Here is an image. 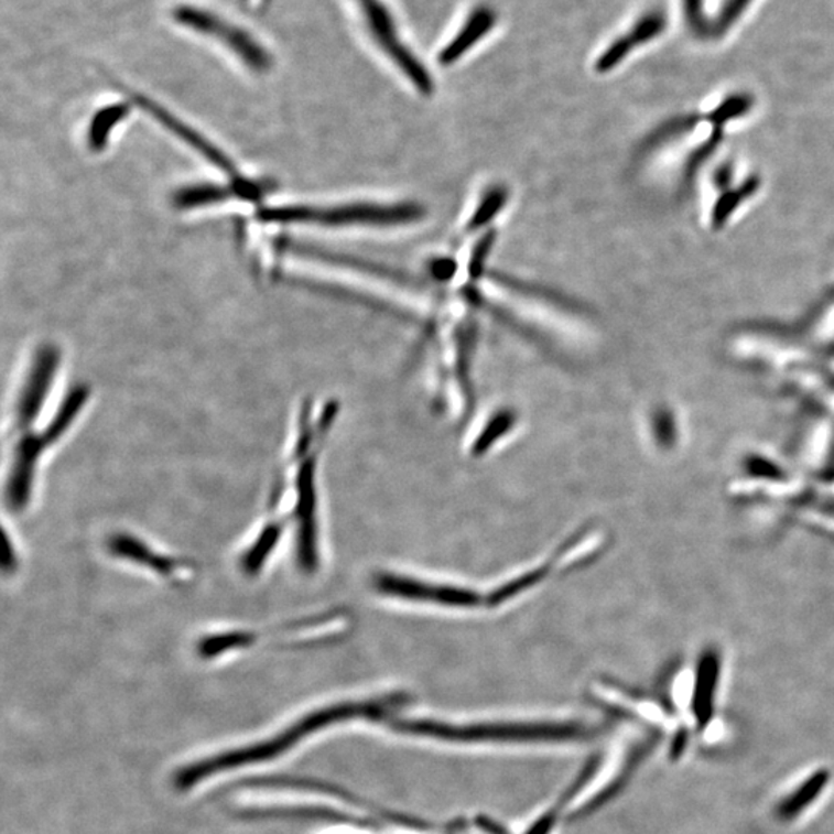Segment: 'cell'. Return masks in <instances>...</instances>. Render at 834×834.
<instances>
[{"instance_id": "6da1fadb", "label": "cell", "mask_w": 834, "mask_h": 834, "mask_svg": "<svg viewBox=\"0 0 834 834\" xmlns=\"http://www.w3.org/2000/svg\"><path fill=\"white\" fill-rule=\"evenodd\" d=\"M399 732L457 744H537L582 740L584 729L576 722H453L399 721Z\"/></svg>"}, {"instance_id": "7a4b0ae2", "label": "cell", "mask_w": 834, "mask_h": 834, "mask_svg": "<svg viewBox=\"0 0 834 834\" xmlns=\"http://www.w3.org/2000/svg\"><path fill=\"white\" fill-rule=\"evenodd\" d=\"M424 217V209L413 203L398 206L379 205H347L336 207L313 206H282L260 207L256 220L274 223V225H322L353 226V225H407Z\"/></svg>"}, {"instance_id": "3957f363", "label": "cell", "mask_w": 834, "mask_h": 834, "mask_svg": "<svg viewBox=\"0 0 834 834\" xmlns=\"http://www.w3.org/2000/svg\"><path fill=\"white\" fill-rule=\"evenodd\" d=\"M172 18L176 24L189 29L192 32L202 34V36L213 37V40L225 45L230 53H234L253 73H268L272 67V56L267 48L260 44L251 33L245 29L232 24V22L221 19L213 11L197 9L194 6H178L172 11Z\"/></svg>"}, {"instance_id": "277c9868", "label": "cell", "mask_w": 834, "mask_h": 834, "mask_svg": "<svg viewBox=\"0 0 834 834\" xmlns=\"http://www.w3.org/2000/svg\"><path fill=\"white\" fill-rule=\"evenodd\" d=\"M367 19L368 29L380 47L386 50L387 55L398 64V67L405 73L413 86L424 95H432L434 90L433 80L424 65L419 63L410 50L403 47L402 41L398 37L393 18L388 13L386 6L380 0H360Z\"/></svg>"}, {"instance_id": "5b68a950", "label": "cell", "mask_w": 834, "mask_h": 834, "mask_svg": "<svg viewBox=\"0 0 834 834\" xmlns=\"http://www.w3.org/2000/svg\"><path fill=\"white\" fill-rule=\"evenodd\" d=\"M376 589L391 597L409 598L411 602L448 607H473L483 599L475 592L450 584L425 582L396 574H382L376 578Z\"/></svg>"}, {"instance_id": "8992f818", "label": "cell", "mask_w": 834, "mask_h": 834, "mask_svg": "<svg viewBox=\"0 0 834 834\" xmlns=\"http://www.w3.org/2000/svg\"><path fill=\"white\" fill-rule=\"evenodd\" d=\"M129 96L130 101H132L134 106L140 107L142 111L150 115V117L160 122L161 126L171 130L175 137H178L180 140L186 142L189 148L197 150V152L202 153L207 161H210V163L217 165L220 171L225 172L226 175H229L230 183H243L248 180L237 171L236 165L225 156V153H221L220 150L214 148L206 138H203L202 134L195 132L189 126L184 124L182 119L176 118L171 111L165 110L163 106L152 101L148 96L134 94V91H130Z\"/></svg>"}, {"instance_id": "52a82bcc", "label": "cell", "mask_w": 834, "mask_h": 834, "mask_svg": "<svg viewBox=\"0 0 834 834\" xmlns=\"http://www.w3.org/2000/svg\"><path fill=\"white\" fill-rule=\"evenodd\" d=\"M110 553L119 556V559H126L134 561V564H140L150 568V571L158 572L165 576V578L172 580V582H184L189 578L194 567L187 564L186 561L172 559V556H164L163 553H158L149 548L148 544L141 543L140 540H134L133 537L122 535L113 537V540L107 544Z\"/></svg>"}, {"instance_id": "ba28073f", "label": "cell", "mask_w": 834, "mask_h": 834, "mask_svg": "<svg viewBox=\"0 0 834 834\" xmlns=\"http://www.w3.org/2000/svg\"><path fill=\"white\" fill-rule=\"evenodd\" d=\"M496 25L495 11L488 9V7H478L467 22H465L461 32L450 41L447 47L440 53V63L442 65H450L456 63L457 59L464 56L465 52L475 47L476 42L487 36L488 32Z\"/></svg>"}, {"instance_id": "9c48e42d", "label": "cell", "mask_w": 834, "mask_h": 834, "mask_svg": "<svg viewBox=\"0 0 834 834\" xmlns=\"http://www.w3.org/2000/svg\"><path fill=\"white\" fill-rule=\"evenodd\" d=\"M663 18L657 17V14L641 19L628 34L615 41L603 53L602 57L597 61V71L602 73L613 71L615 65L620 64L632 50H636L638 45L645 44V42L651 41L657 34L663 32Z\"/></svg>"}, {"instance_id": "30bf717a", "label": "cell", "mask_w": 834, "mask_h": 834, "mask_svg": "<svg viewBox=\"0 0 834 834\" xmlns=\"http://www.w3.org/2000/svg\"><path fill=\"white\" fill-rule=\"evenodd\" d=\"M127 113H129V106H126V104H113V106L99 110L91 119L90 127H88V144H90V148L102 150L109 141L110 133L127 117Z\"/></svg>"}, {"instance_id": "8fae6325", "label": "cell", "mask_w": 834, "mask_h": 834, "mask_svg": "<svg viewBox=\"0 0 834 834\" xmlns=\"http://www.w3.org/2000/svg\"><path fill=\"white\" fill-rule=\"evenodd\" d=\"M512 424V414L507 413V411H505V413H499L498 416L488 422L486 432L479 434L478 441H476L475 447H473V452L483 453V450H486L488 445L491 444V441H496V437L501 436L502 433L509 432Z\"/></svg>"}, {"instance_id": "7c38bea8", "label": "cell", "mask_w": 834, "mask_h": 834, "mask_svg": "<svg viewBox=\"0 0 834 834\" xmlns=\"http://www.w3.org/2000/svg\"><path fill=\"white\" fill-rule=\"evenodd\" d=\"M505 199L506 191H491V194L488 195L486 202H484V205L480 206L478 213H476L475 220H473V226L483 225V223L490 220V218L494 217V215L498 213L499 209H501Z\"/></svg>"}, {"instance_id": "4fadbf2b", "label": "cell", "mask_w": 834, "mask_h": 834, "mask_svg": "<svg viewBox=\"0 0 834 834\" xmlns=\"http://www.w3.org/2000/svg\"><path fill=\"white\" fill-rule=\"evenodd\" d=\"M491 243H494V236H487L484 240H480L478 248L475 249V256H473L470 263V272L473 279H476L483 272L484 261H486L488 251H490Z\"/></svg>"}, {"instance_id": "5bb4252c", "label": "cell", "mask_w": 834, "mask_h": 834, "mask_svg": "<svg viewBox=\"0 0 834 834\" xmlns=\"http://www.w3.org/2000/svg\"><path fill=\"white\" fill-rule=\"evenodd\" d=\"M701 2L702 0H686L687 13H690V18H693L695 22L702 21Z\"/></svg>"}, {"instance_id": "9a60e30c", "label": "cell", "mask_w": 834, "mask_h": 834, "mask_svg": "<svg viewBox=\"0 0 834 834\" xmlns=\"http://www.w3.org/2000/svg\"><path fill=\"white\" fill-rule=\"evenodd\" d=\"M268 2H269V0H268Z\"/></svg>"}]
</instances>
